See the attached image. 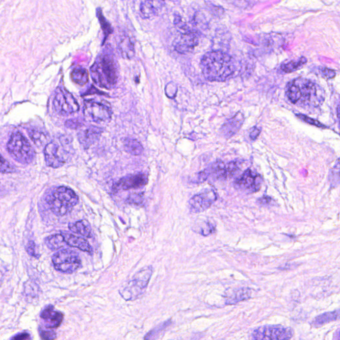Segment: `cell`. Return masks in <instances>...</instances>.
I'll use <instances>...</instances> for the list:
<instances>
[{
  "mask_svg": "<svg viewBox=\"0 0 340 340\" xmlns=\"http://www.w3.org/2000/svg\"><path fill=\"white\" fill-rule=\"evenodd\" d=\"M52 211L56 215H67L73 207L78 203V197L75 191L69 187L61 186L54 189L52 194L47 197Z\"/></svg>",
  "mask_w": 340,
  "mask_h": 340,
  "instance_id": "277c9868",
  "label": "cell"
},
{
  "mask_svg": "<svg viewBox=\"0 0 340 340\" xmlns=\"http://www.w3.org/2000/svg\"><path fill=\"white\" fill-rule=\"evenodd\" d=\"M44 155L47 165L52 168H61L65 163L63 150L57 142H50L45 147Z\"/></svg>",
  "mask_w": 340,
  "mask_h": 340,
  "instance_id": "4fadbf2b",
  "label": "cell"
},
{
  "mask_svg": "<svg viewBox=\"0 0 340 340\" xmlns=\"http://www.w3.org/2000/svg\"><path fill=\"white\" fill-rule=\"evenodd\" d=\"M307 59L306 57H300L298 61H292L281 65V70L286 73H290L301 68L304 64L306 63Z\"/></svg>",
  "mask_w": 340,
  "mask_h": 340,
  "instance_id": "f546056e",
  "label": "cell"
},
{
  "mask_svg": "<svg viewBox=\"0 0 340 340\" xmlns=\"http://www.w3.org/2000/svg\"><path fill=\"white\" fill-rule=\"evenodd\" d=\"M39 335L43 340H54L57 338V334L52 330H42L39 328Z\"/></svg>",
  "mask_w": 340,
  "mask_h": 340,
  "instance_id": "d590c367",
  "label": "cell"
},
{
  "mask_svg": "<svg viewBox=\"0 0 340 340\" xmlns=\"http://www.w3.org/2000/svg\"><path fill=\"white\" fill-rule=\"evenodd\" d=\"M337 113H338V120H339L340 124V103L339 105H338V106Z\"/></svg>",
  "mask_w": 340,
  "mask_h": 340,
  "instance_id": "bcb514c9",
  "label": "cell"
},
{
  "mask_svg": "<svg viewBox=\"0 0 340 340\" xmlns=\"http://www.w3.org/2000/svg\"><path fill=\"white\" fill-rule=\"evenodd\" d=\"M117 50L122 57L125 59H131L134 57V43L129 35L124 34L118 39Z\"/></svg>",
  "mask_w": 340,
  "mask_h": 340,
  "instance_id": "d6986e66",
  "label": "cell"
},
{
  "mask_svg": "<svg viewBox=\"0 0 340 340\" xmlns=\"http://www.w3.org/2000/svg\"><path fill=\"white\" fill-rule=\"evenodd\" d=\"M319 71H320L321 75L327 79H331V78H335L336 71L332 70V69L327 68V67H320Z\"/></svg>",
  "mask_w": 340,
  "mask_h": 340,
  "instance_id": "ab89813d",
  "label": "cell"
},
{
  "mask_svg": "<svg viewBox=\"0 0 340 340\" xmlns=\"http://www.w3.org/2000/svg\"><path fill=\"white\" fill-rule=\"evenodd\" d=\"M227 166L229 178H232L239 172L240 168H241V163L238 161H232L227 163Z\"/></svg>",
  "mask_w": 340,
  "mask_h": 340,
  "instance_id": "836d02e7",
  "label": "cell"
},
{
  "mask_svg": "<svg viewBox=\"0 0 340 340\" xmlns=\"http://www.w3.org/2000/svg\"><path fill=\"white\" fill-rule=\"evenodd\" d=\"M84 114L88 120L94 123H106L111 119L112 110L104 103L88 101L84 103Z\"/></svg>",
  "mask_w": 340,
  "mask_h": 340,
  "instance_id": "30bf717a",
  "label": "cell"
},
{
  "mask_svg": "<svg viewBox=\"0 0 340 340\" xmlns=\"http://www.w3.org/2000/svg\"><path fill=\"white\" fill-rule=\"evenodd\" d=\"M262 178L251 170H246L235 182V187L248 193H255L261 189Z\"/></svg>",
  "mask_w": 340,
  "mask_h": 340,
  "instance_id": "8fae6325",
  "label": "cell"
},
{
  "mask_svg": "<svg viewBox=\"0 0 340 340\" xmlns=\"http://www.w3.org/2000/svg\"><path fill=\"white\" fill-rule=\"evenodd\" d=\"M243 114L238 112L223 125L221 129V134L227 139L232 138L239 131L240 127L243 125Z\"/></svg>",
  "mask_w": 340,
  "mask_h": 340,
  "instance_id": "ac0fdd59",
  "label": "cell"
},
{
  "mask_svg": "<svg viewBox=\"0 0 340 340\" xmlns=\"http://www.w3.org/2000/svg\"><path fill=\"white\" fill-rule=\"evenodd\" d=\"M61 234L63 236L65 242L68 246L78 248L80 251L87 252L89 253H93V250H92L91 245L83 238L75 236L74 235L66 232H62Z\"/></svg>",
  "mask_w": 340,
  "mask_h": 340,
  "instance_id": "ffe728a7",
  "label": "cell"
},
{
  "mask_svg": "<svg viewBox=\"0 0 340 340\" xmlns=\"http://www.w3.org/2000/svg\"><path fill=\"white\" fill-rule=\"evenodd\" d=\"M172 324V321L169 320L166 322L161 323L156 328L152 329L151 331L148 332L144 337V340H155L157 338V336L160 334L161 332L163 331L165 329L168 328L170 325Z\"/></svg>",
  "mask_w": 340,
  "mask_h": 340,
  "instance_id": "4dcf8cb0",
  "label": "cell"
},
{
  "mask_svg": "<svg viewBox=\"0 0 340 340\" xmlns=\"http://www.w3.org/2000/svg\"><path fill=\"white\" fill-rule=\"evenodd\" d=\"M198 42L199 35L196 32L185 31L176 45V50L181 53H185L197 46Z\"/></svg>",
  "mask_w": 340,
  "mask_h": 340,
  "instance_id": "e0dca14e",
  "label": "cell"
},
{
  "mask_svg": "<svg viewBox=\"0 0 340 340\" xmlns=\"http://www.w3.org/2000/svg\"><path fill=\"white\" fill-rule=\"evenodd\" d=\"M41 318L44 320V326L48 329L57 328L63 322L64 315L61 312L54 310L50 305L43 310L41 314Z\"/></svg>",
  "mask_w": 340,
  "mask_h": 340,
  "instance_id": "9a60e30c",
  "label": "cell"
},
{
  "mask_svg": "<svg viewBox=\"0 0 340 340\" xmlns=\"http://www.w3.org/2000/svg\"><path fill=\"white\" fill-rule=\"evenodd\" d=\"M197 230L198 231L199 234L203 236H209L215 232V226L211 222L205 221V222L201 223Z\"/></svg>",
  "mask_w": 340,
  "mask_h": 340,
  "instance_id": "d6a6232c",
  "label": "cell"
},
{
  "mask_svg": "<svg viewBox=\"0 0 340 340\" xmlns=\"http://www.w3.org/2000/svg\"><path fill=\"white\" fill-rule=\"evenodd\" d=\"M27 131L33 143L38 147L40 148L44 146L46 147L50 143L48 142V135L43 131L36 129H30L27 130Z\"/></svg>",
  "mask_w": 340,
  "mask_h": 340,
  "instance_id": "d4e9b609",
  "label": "cell"
},
{
  "mask_svg": "<svg viewBox=\"0 0 340 340\" xmlns=\"http://www.w3.org/2000/svg\"><path fill=\"white\" fill-rule=\"evenodd\" d=\"M7 149L15 160L23 164L31 163L35 158V152L31 144L20 132H15L7 142Z\"/></svg>",
  "mask_w": 340,
  "mask_h": 340,
  "instance_id": "8992f818",
  "label": "cell"
},
{
  "mask_svg": "<svg viewBox=\"0 0 340 340\" xmlns=\"http://www.w3.org/2000/svg\"><path fill=\"white\" fill-rule=\"evenodd\" d=\"M14 167H12V165H11L6 159H5L1 157V172L2 173V174H9V173L14 172Z\"/></svg>",
  "mask_w": 340,
  "mask_h": 340,
  "instance_id": "f35d334b",
  "label": "cell"
},
{
  "mask_svg": "<svg viewBox=\"0 0 340 340\" xmlns=\"http://www.w3.org/2000/svg\"><path fill=\"white\" fill-rule=\"evenodd\" d=\"M148 182V176L145 174L130 175L122 178L114 184L113 189L116 191L129 190L131 189L139 188L146 185Z\"/></svg>",
  "mask_w": 340,
  "mask_h": 340,
  "instance_id": "5bb4252c",
  "label": "cell"
},
{
  "mask_svg": "<svg viewBox=\"0 0 340 340\" xmlns=\"http://www.w3.org/2000/svg\"><path fill=\"white\" fill-rule=\"evenodd\" d=\"M52 104L55 111L61 115H69L79 109V105L73 96L61 88L56 91Z\"/></svg>",
  "mask_w": 340,
  "mask_h": 340,
  "instance_id": "ba28073f",
  "label": "cell"
},
{
  "mask_svg": "<svg viewBox=\"0 0 340 340\" xmlns=\"http://www.w3.org/2000/svg\"><path fill=\"white\" fill-rule=\"evenodd\" d=\"M103 130L101 128L92 126L78 132V141L84 148H89L100 139Z\"/></svg>",
  "mask_w": 340,
  "mask_h": 340,
  "instance_id": "2e32d148",
  "label": "cell"
},
{
  "mask_svg": "<svg viewBox=\"0 0 340 340\" xmlns=\"http://www.w3.org/2000/svg\"><path fill=\"white\" fill-rule=\"evenodd\" d=\"M210 176L216 180H225L229 178L227 163L218 160L214 162L209 168Z\"/></svg>",
  "mask_w": 340,
  "mask_h": 340,
  "instance_id": "603a6c76",
  "label": "cell"
},
{
  "mask_svg": "<svg viewBox=\"0 0 340 340\" xmlns=\"http://www.w3.org/2000/svg\"><path fill=\"white\" fill-rule=\"evenodd\" d=\"M252 291L248 288H241L233 290L225 296L227 304H235L239 302L245 301L251 298Z\"/></svg>",
  "mask_w": 340,
  "mask_h": 340,
  "instance_id": "44dd1931",
  "label": "cell"
},
{
  "mask_svg": "<svg viewBox=\"0 0 340 340\" xmlns=\"http://www.w3.org/2000/svg\"><path fill=\"white\" fill-rule=\"evenodd\" d=\"M205 78L210 81H223L234 72V64L229 54L221 51L208 52L201 61Z\"/></svg>",
  "mask_w": 340,
  "mask_h": 340,
  "instance_id": "7a4b0ae2",
  "label": "cell"
},
{
  "mask_svg": "<svg viewBox=\"0 0 340 340\" xmlns=\"http://www.w3.org/2000/svg\"><path fill=\"white\" fill-rule=\"evenodd\" d=\"M124 148L125 151L133 156L142 155L144 148L138 140L133 138H127L123 140Z\"/></svg>",
  "mask_w": 340,
  "mask_h": 340,
  "instance_id": "484cf974",
  "label": "cell"
},
{
  "mask_svg": "<svg viewBox=\"0 0 340 340\" xmlns=\"http://www.w3.org/2000/svg\"><path fill=\"white\" fill-rule=\"evenodd\" d=\"M296 116L300 118V119L304 120L306 123L309 124V125H314L315 126V127L319 128H323V129L326 128V126L323 125V124L320 123V122L317 121V120L310 118L309 116L304 115V114H296Z\"/></svg>",
  "mask_w": 340,
  "mask_h": 340,
  "instance_id": "8d00e7d4",
  "label": "cell"
},
{
  "mask_svg": "<svg viewBox=\"0 0 340 340\" xmlns=\"http://www.w3.org/2000/svg\"><path fill=\"white\" fill-rule=\"evenodd\" d=\"M217 200V194L213 190H207L205 192L193 195L189 201V207L194 213H201L209 209Z\"/></svg>",
  "mask_w": 340,
  "mask_h": 340,
  "instance_id": "7c38bea8",
  "label": "cell"
},
{
  "mask_svg": "<svg viewBox=\"0 0 340 340\" xmlns=\"http://www.w3.org/2000/svg\"><path fill=\"white\" fill-rule=\"evenodd\" d=\"M69 228L75 234L80 235L88 238L92 237L91 227L85 221H78V222L71 223L69 224Z\"/></svg>",
  "mask_w": 340,
  "mask_h": 340,
  "instance_id": "4316f807",
  "label": "cell"
},
{
  "mask_svg": "<svg viewBox=\"0 0 340 340\" xmlns=\"http://www.w3.org/2000/svg\"><path fill=\"white\" fill-rule=\"evenodd\" d=\"M340 320V310L338 311L330 312L323 314L322 315H318L314 319L312 323V325L314 328H319L322 325L328 324L329 322L333 321Z\"/></svg>",
  "mask_w": 340,
  "mask_h": 340,
  "instance_id": "cb8c5ba5",
  "label": "cell"
},
{
  "mask_svg": "<svg viewBox=\"0 0 340 340\" xmlns=\"http://www.w3.org/2000/svg\"><path fill=\"white\" fill-rule=\"evenodd\" d=\"M117 65L111 54H103L98 58L91 68V77L97 85L112 89L117 82Z\"/></svg>",
  "mask_w": 340,
  "mask_h": 340,
  "instance_id": "3957f363",
  "label": "cell"
},
{
  "mask_svg": "<svg viewBox=\"0 0 340 340\" xmlns=\"http://www.w3.org/2000/svg\"><path fill=\"white\" fill-rule=\"evenodd\" d=\"M52 261L56 270L65 273H73L81 266L79 256L72 250H61L53 255Z\"/></svg>",
  "mask_w": 340,
  "mask_h": 340,
  "instance_id": "52a82bcc",
  "label": "cell"
},
{
  "mask_svg": "<svg viewBox=\"0 0 340 340\" xmlns=\"http://www.w3.org/2000/svg\"><path fill=\"white\" fill-rule=\"evenodd\" d=\"M210 176V172L209 168H207L206 170L198 172L193 179V182L196 183H202L203 182L206 181Z\"/></svg>",
  "mask_w": 340,
  "mask_h": 340,
  "instance_id": "e575fe53",
  "label": "cell"
},
{
  "mask_svg": "<svg viewBox=\"0 0 340 340\" xmlns=\"http://www.w3.org/2000/svg\"><path fill=\"white\" fill-rule=\"evenodd\" d=\"M83 126V123L80 120L78 119H71L66 121L65 127L71 129H80Z\"/></svg>",
  "mask_w": 340,
  "mask_h": 340,
  "instance_id": "60d3db41",
  "label": "cell"
},
{
  "mask_svg": "<svg viewBox=\"0 0 340 340\" xmlns=\"http://www.w3.org/2000/svg\"><path fill=\"white\" fill-rule=\"evenodd\" d=\"M71 77L73 81L78 85L83 86L89 81V73L81 67L75 69L71 73Z\"/></svg>",
  "mask_w": 340,
  "mask_h": 340,
  "instance_id": "f1b7e54d",
  "label": "cell"
},
{
  "mask_svg": "<svg viewBox=\"0 0 340 340\" xmlns=\"http://www.w3.org/2000/svg\"><path fill=\"white\" fill-rule=\"evenodd\" d=\"M46 243L52 251H57L67 246L62 234H55L46 238Z\"/></svg>",
  "mask_w": 340,
  "mask_h": 340,
  "instance_id": "83f0119b",
  "label": "cell"
},
{
  "mask_svg": "<svg viewBox=\"0 0 340 340\" xmlns=\"http://www.w3.org/2000/svg\"><path fill=\"white\" fill-rule=\"evenodd\" d=\"M287 97L299 106L317 107L324 100L320 86L306 78H295L287 85Z\"/></svg>",
  "mask_w": 340,
  "mask_h": 340,
  "instance_id": "6da1fadb",
  "label": "cell"
},
{
  "mask_svg": "<svg viewBox=\"0 0 340 340\" xmlns=\"http://www.w3.org/2000/svg\"><path fill=\"white\" fill-rule=\"evenodd\" d=\"M260 133V129H258L257 127L253 128V129L252 130L251 133H250V138H251V140H256V139L258 138Z\"/></svg>",
  "mask_w": 340,
  "mask_h": 340,
  "instance_id": "f6af8a7d",
  "label": "cell"
},
{
  "mask_svg": "<svg viewBox=\"0 0 340 340\" xmlns=\"http://www.w3.org/2000/svg\"><path fill=\"white\" fill-rule=\"evenodd\" d=\"M26 251H27L28 254L32 257H37L38 256L37 255L36 251H35V244L34 242L31 241V240H30L26 246Z\"/></svg>",
  "mask_w": 340,
  "mask_h": 340,
  "instance_id": "b9f144b4",
  "label": "cell"
},
{
  "mask_svg": "<svg viewBox=\"0 0 340 340\" xmlns=\"http://www.w3.org/2000/svg\"><path fill=\"white\" fill-rule=\"evenodd\" d=\"M10 340H31V337L29 333L22 332L14 336Z\"/></svg>",
  "mask_w": 340,
  "mask_h": 340,
  "instance_id": "7bdbcfd3",
  "label": "cell"
},
{
  "mask_svg": "<svg viewBox=\"0 0 340 340\" xmlns=\"http://www.w3.org/2000/svg\"><path fill=\"white\" fill-rule=\"evenodd\" d=\"M292 336V329L281 326L260 327L252 334L254 340H290Z\"/></svg>",
  "mask_w": 340,
  "mask_h": 340,
  "instance_id": "9c48e42d",
  "label": "cell"
},
{
  "mask_svg": "<svg viewBox=\"0 0 340 340\" xmlns=\"http://www.w3.org/2000/svg\"><path fill=\"white\" fill-rule=\"evenodd\" d=\"M161 1H142L140 7L141 16L144 19L151 18L157 14V11L161 7Z\"/></svg>",
  "mask_w": 340,
  "mask_h": 340,
  "instance_id": "7402d4cb",
  "label": "cell"
},
{
  "mask_svg": "<svg viewBox=\"0 0 340 340\" xmlns=\"http://www.w3.org/2000/svg\"><path fill=\"white\" fill-rule=\"evenodd\" d=\"M152 275V268L147 266L137 272L132 280L122 287L120 294L127 301L138 299L144 294Z\"/></svg>",
  "mask_w": 340,
  "mask_h": 340,
  "instance_id": "5b68a950",
  "label": "cell"
},
{
  "mask_svg": "<svg viewBox=\"0 0 340 340\" xmlns=\"http://www.w3.org/2000/svg\"><path fill=\"white\" fill-rule=\"evenodd\" d=\"M144 201L143 193H133L127 199V202L131 204H142Z\"/></svg>",
  "mask_w": 340,
  "mask_h": 340,
  "instance_id": "74e56055",
  "label": "cell"
},
{
  "mask_svg": "<svg viewBox=\"0 0 340 340\" xmlns=\"http://www.w3.org/2000/svg\"><path fill=\"white\" fill-rule=\"evenodd\" d=\"M329 178H330L329 180H330L332 186L335 187L340 183V158L338 159L336 164L330 170V177Z\"/></svg>",
  "mask_w": 340,
  "mask_h": 340,
  "instance_id": "1f68e13d",
  "label": "cell"
},
{
  "mask_svg": "<svg viewBox=\"0 0 340 340\" xmlns=\"http://www.w3.org/2000/svg\"><path fill=\"white\" fill-rule=\"evenodd\" d=\"M257 202L262 206H268V205L271 204L272 199L268 196H263L259 198Z\"/></svg>",
  "mask_w": 340,
  "mask_h": 340,
  "instance_id": "ee69618b",
  "label": "cell"
}]
</instances>
